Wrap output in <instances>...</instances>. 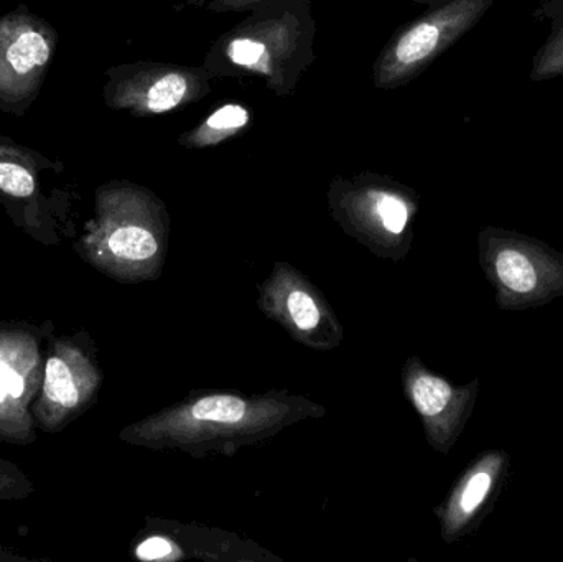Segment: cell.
<instances>
[{
    "label": "cell",
    "instance_id": "1",
    "mask_svg": "<svg viewBox=\"0 0 563 562\" xmlns=\"http://www.w3.org/2000/svg\"><path fill=\"white\" fill-rule=\"evenodd\" d=\"M314 35L310 0H264L211 43L201 66L213 81L263 79L288 98L314 62Z\"/></svg>",
    "mask_w": 563,
    "mask_h": 562
},
{
    "label": "cell",
    "instance_id": "12",
    "mask_svg": "<svg viewBox=\"0 0 563 562\" xmlns=\"http://www.w3.org/2000/svg\"><path fill=\"white\" fill-rule=\"evenodd\" d=\"M253 122L254 114L250 106L238 101L221 102L200 119L198 124L181 132L177 142L181 148L188 151L220 147L221 144L246 134Z\"/></svg>",
    "mask_w": 563,
    "mask_h": 562
},
{
    "label": "cell",
    "instance_id": "11",
    "mask_svg": "<svg viewBox=\"0 0 563 562\" xmlns=\"http://www.w3.org/2000/svg\"><path fill=\"white\" fill-rule=\"evenodd\" d=\"M509 471V455L505 451L483 452L466 471L459 488L452 495L446 510L449 535L462 533L498 497Z\"/></svg>",
    "mask_w": 563,
    "mask_h": 562
},
{
    "label": "cell",
    "instance_id": "9",
    "mask_svg": "<svg viewBox=\"0 0 563 562\" xmlns=\"http://www.w3.org/2000/svg\"><path fill=\"white\" fill-rule=\"evenodd\" d=\"M104 76L106 106L135 118L184 111L207 98L213 81L203 66L162 62L124 63L106 69Z\"/></svg>",
    "mask_w": 563,
    "mask_h": 562
},
{
    "label": "cell",
    "instance_id": "8",
    "mask_svg": "<svg viewBox=\"0 0 563 562\" xmlns=\"http://www.w3.org/2000/svg\"><path fill=\"white\" fill-rule=\"evenodd\" d=\"M58 32L29 5L0 15V111L22 118L38 99L55 59Z\"/></svg>",
    "mask_w": 563,
    "mask_h": 562
},
{
    "label": "cell",
    "instance_id": "5",
    "mask_svg": "<svg viewBox=\"0 0 563 562\" xmlns=\"http://www.w3.org/2000/svg\"><path fill=\"white\" fill-rule=\"evenodd\" d=\"M151 195L129 181H111L96 190V214L73 250L104 273L144 263L158 251L157 238L145 227Z\"/></svg>",
    "mask_w": 563,
    "mask_h": 562
},
{
    "label": "cell",
    "instance_id": "18",
    "mask_svg": "<svg viewBox=\"0 0 563 562\" xmlns=\"http://www.w3.org/2000/svg\"><path fill=\"white\" fill-rule=\"evenodd\" d=\"M172 547L164 538H148L144 543L139 544L135 554L142 561L162 560L170 554Z\"/></svg>",
    "mask_w": 563,
    "mask_h": 562
},
{
    "label": "cell",
    "instance_id": "6",
    "mask_svg": "<svg viewBox=\"0 0 563 562\" xmlns=\"http://www.w3.org/2000/svg\"><path fill=\"white\" fill-rule=\"evenodd\" d=\"M53 335L52 320L0 319V442L30 445L36 441L32 406L38 398Z\"/></svg>",
    "mask_w": 563,
    "mask_h": 562
},
{
    "label": "cell",
    "instance_id": "20",
    "mask_svg": "<svg viewBox=\"0 0 563 562\" xmlns=\"http://www.w3.org/2000/svg\"><path fill=\"white\" fill-rule=\"evenodd\" d=\"M413 2L419 3V5H435V3L442 2V0H413Z\"/></svg>",
    "mask_w": 563,
    "mask_h": 562
},
{
    "label": "cell",
    "instance_id": "13",
    "mask_svg": "<svg viewBox=\"0 0 563 562\" xmlns=\"http://www.w3.org/2000/svg\"><path fill=\"white\" fill-rule=\"evenodd\" d=\"M532 19L548 26V36L532 58V81H549L563 76V0H539Z\"/></svg>",
    "mask_w": 563,
    "mask_h": 562
},
{
    "label": "cell",
    "instance_id": "2",
    "mask_svg": "<svg viewBox=\"0 0 563 562\" xmlns=\"http://www.w3.org/2000/svg\"><path fill=\"white\" fill-rule=\"evenodd\" d=\"M65 162L0 135V205L13 227L42 246H59L68 223V191L48 185Z\"/></svg>",
    "mask_w": 563,
    "mask_h": 562
},
{
    "label": "cell",
    "instance_id": "14",
    "mask_svg": "<svg viewBox=\"0 0 563 562\" xmlns=\"http://www.w3.org/2000/svg\"><path fill=\"white\" fill-rule=\"evenodd\" d=\"M191 415L198 421L238 422L246 415V403L234 396H210L201 399L191 409Z\"/></svg>",
    "mask_w": 563,
    "mask_h": 562
},
{
    "label": "cell",
    "instance_id": "19",
    "mask_svg": "<svg viewBox=\"0 0 563 562\" xmlns=\"http://www.w3.org/2000/svg\"><path fill=\"white\" fill-rule=\"evenodd\" d=\"M0 562H36V560L23 557V554L16 553V551L3 550V548H0Z\"/></svg>",
    "mask_w": 563,
    "mask_h": 562
},
{
    "label": "cell",
    "instance_id": "7",
    "mask_svg": "<svg viewBox=\"0 0 563 562\" xmlns=\"http://www.w3.org/2000/svg\"><path fill=\"white\" fill-rule=\"evenodd\" d=\"M102 376L86 332L53 335L46 346L38 398L32 406L36 431L59 434L95 403Z\"/></svg>",
    "mask_w": 563,
    "mask_h": 562
},
{
    "label": "cell",
    "instance_id": "17",
    "mask_svg": "<svg viewBox=\"0 0 563 562\" xmlns=\"http://www.w3.org/2000/svg\"><path fill=\"white\" fill-rule=\"evenodd\" d=\"M263 2L264 0H187V5L217 13H246Z\"/></svg>",
    "mask_w": 563,
    "mask_h": 562
},
{
    "label": "cell",
    "instance_id": "16",
    "mask_svg": "<svg viewBox=\"0 0 563 562\" xmlns=\"http://www.w3.org/2000/svg\"><path fill=\"white\" fill-rule=\"evenodd\" d=\"M288 312L301 330L314 329L320 322V312L313 299L300 290L288 297Z\"/></svg>",
    "mask_w": 563,
    "mask_h": 562
},
{
    "label": "cell",
    "instance_id": "10",
    "mask_svg": "<svg viewBox=\"0 0 563 562\" xmlns=\"http://www.w3.org/2000/svg\"><path fill=\"white\" fill-rule=\"evenodd\" d=\"M478 382L455 388L446 379L430 373H419L410 385V396L417 411L435 425L440 444H453L462 432L475 406Z\"/></svg>",
    "mask_w": 563,
    "mask_h": 562
},
{
    "label": "cell",
    "instance_id": "4",
    "mask_svg": "<svg viewBox=\"0 0 563 562\" xmlns=\"http://www.w3.org/2000/svg\"><path fill=\"white\" fill-rule=\"evenodd\" d=\"M496 0H442L396 30L373 65L377 89H396L419 78L446 49L472 32Z\"/></svg>",
    "mask_w": 563,
    "mask_h": 562
},
{
    "label": "cell",
    "instance_id": "3",
    "mask_svg": "<svg viewBox=\"0 0 563 562\" xmlns=\"http://www.w3.org/2000/svg\"><path fill=\"white\" fill-rule=\"evenodd\" d=\"M479 263L506 312L538 309L563 297V254L518 231L488 227L479 233Z\"/></svg>",
    "mask_w": 563,
    "mask_h": 562
},
{
    "label": "cell",
    "instance_id": "15",
    "mask_svg": "<svg viewBox=\"0 0 563 562\" xmlns=\"http://www.w3.org/2000/svg\"><path fill=\"white\" fill-rule=\"evenodd\" d=\"M35 494L32 478L0 455V502H22Z\"/></svg>",
    "mask_w": 563,
    "mask_h": 562
}]
</instances>
